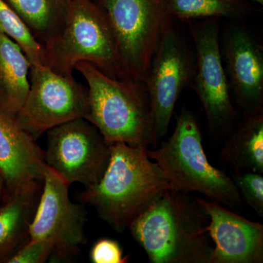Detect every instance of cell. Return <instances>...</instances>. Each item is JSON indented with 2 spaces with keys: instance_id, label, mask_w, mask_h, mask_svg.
<instances>
[{
  "instance_id": "obj_6",
  "label": "cell",
  "mask_w": 263,
  "mask_h": 263,
  "mask_svg": "<svg viewBox=\"0 0 263 263\" xmlns=\"http://www.w3.org/2000/svg\"><path fill=\"white\" fill-rule=\"evenodd\" d=\"M113 33L124 79L144 82L152 57L173 22L165 0H93Z\"/></svg>"
},
{
  "instance_id": "obj_1",
  "label": "cell",
  "mask_w": 263,
  "mask_h": 263,
  "mask_svg": "<svg viewBox=\"0 0 263 263\" xmlns=\"http://www.w3.org/2000/svg\"><path fill=\"white\" fill-rule=\"evenodd\" d=\"M209 219L187 194L167 189L128 226L151 263H210Z\"/></svg>"
},
{
  "instance_id": "obj_9",
  "label": "cell",
  "mask_w": 263,
  "mask_h": 263,
  "mask_svg": "<svg viewBox=\"0 0 263 263\" xmlns=\"http://www.w3.org/2000/svg\"><path fill=\"white\" fill-rule=\"evenodd\" d=\"M46 165L67 183L93 186L103 176L110 160V143L86 119H76L46 132Z\"/></svg>"
},
{
  "instance_id": "obj_18",
  "label": "cell",
  "mask_w": 263,
  "mask_h": 263,
  "mask_svg": "<svg viewBox=\"0 0 263 263\" xmlns=\"http://www.w3.org/2000/svg\"><path fill=\"white\" fill-rule=\"evenodd\" d=\"M8 1L43 47L61 32L71 0Z\"/></svg>"
},
{
  "instance_id": "obj_8",
  "label": "cell",
  "mask_w": 263,
  "mask_h": 263,
  "mask_svg": "<svg viewBox=\"0 0 263 263\" xmlns=\"http://www.w3.org/2000/svg\"><path fill=\"white\" fill-rule=\"evenodd\" d=\"M28 95L15 122L37 141L52 128L76 119H86L88 91L74 79L43 65H31Z\"/></svg>"
},
{
  "instance_id": "obj_16",
  "label": "cell",
  "mask_w": 263,
  "mask_h": 263,
  "mask_svg": "<svg viewBox=\"0 0 263 263\" xmlns=\"http://www.w3.org/2000/svg\"><path fill=\"white\" fill-rule=\"evenodd\" d=\"M30 67L22 48L0 32V113L15 119L28 95Z\"/></svg>"
},
{
  "instance_id": "obj_24",
  "label": "cell",
  "mask_w": 263,
  "mask_h": 263,
  "mask_svg": "<svg viewBox=\"0 0 263 263\" xmlns=\"http://www.w3.org/2000/svg\"><path fill=\"white\" fill-rule=\"evenodd\" d=\"M8 193H7L6 181L4 174L0 167V207L4 204L8 199Z\"/></svg>"
},
{
  "instance_id": "obj_5",
  "label": "cell",
  "mask_w": 263,
  "mask_h": 263,
  "mask_svg": "<svg viewBox=\"0 0 263 263\" xmlns=\"http://www.w3.org/2000/svg\"><path fill=\"white\" fill-rule=\"evenodd\" d=\"M43 65L65 78L86 62L115 79L123 76L117 45L106 17L93 0H71L61 32L43 46Z\"/></svg>"
},
{
  "instance_id": "obj_2",
  "label": "cell",
  "mask_w": 263,
  "mask_h": 263,
  "mask_svg": "<svg viewBox=\"0 0 263 263\" xmlns=\"http://www.w3.org/2000/svg\"><path fill=\"white\" fill-rule=\"evenodd\" d=\"M146 148L122 142L110 143V160L96 184L80 195L82 203L94 207L102 220L118 233L164 190L170 189Z\"/></svg>"
},
{
  "instance_id": "obj_10",
  "label": "cell",
  "mask_w": 263,
  "mask_h": 263,
  "mask_svg": "<svg viewBox=\"0 0 263 263\" xmlns=\"http://www.w3.org/2000/svg\"><path fill=\"white\" fill-rule=\"evenodd\" d=\"M194 64L193 53L171 22L161 38L143 82L152 109L154 148L168 131L180 95L193 78Z\"/></svg>"
},
{
  "instance_id": "obj_3",
  "label": "cell",
  "mask_w": 263,
  "mask_h": 263,
  "mask_svg": "<svg viewBox=\"0 0 263 263\" xmlns=\"http://www.w3.org/2000/svg\"><path fill=\"white\" fill-rule=\"evenodd\" d=\"M76 70L87 83L86 119L109 143L154 146L152 109L144 83L113 79L86 62H79Z\"/></svg>"
},
{
  "instance_id": "obj_7",
  "label": "cell",
  "mask_w": 263,
  "mask_h": 263,
  "mask_svg": "<svg viewBox=\"0 0 263 263\" xmlns=\"http://www.w3.org/2000/svg\"><path fill=\"white\" fill-rule=\"evenodd\" d=\"M190 30L195 49L193 89L212 136L226 137L238 122L219 46V19H202Z\"/></svg>"
},
{
  "instance_id": "obj_15",
  "label": "cell",
  "mask_w": 263,
  "mask_h": 263,
  "mask_svg": "<svg viewBox=\"0 0 263 263\" xmlns=\"http://www.w3.org/2000/svg\"><path fill=\"white\" fill-rule=\"evenodd\" d=\"M42 187L43 182L38 183L13 194L0 207V262L29 239V228Z\"/></svg>"
},
{
  "instance_id": "obj_12",
  "label": "cell",
  "mask_w": 263,
  "mask_h": 263,
  "mask_svg": "<svg viewBox=\"0 0 263 263\" xmlns=\"http://www.w3.org/2000/svg\"><path fill=\"white\" fill-rule=\"evenodd\" d=\"M223 51L227 77L245 114L263 113V47L247 27L224 29Z\"/></svg>"
},
{
  "instance_id": "obj_25",
  "label": "cell",
  "mask_w": 263,
  "mask_h": 263,
  "mask_svg": "<svg viewBox=\"0 0 263 263\" xmlns=\"http://www.w3.org/2000/svg\"><path fill=\"white\" fill-rule=\"evenodd\" d=\"M253 1L256 2V3H258L259 5H263V0H253Z\"/></svg>"
},
{
  "instance_id": "obj_17",
  "label": "cell",
  "mask_w": 263,
  "mask_h": 263,
  "mask_svg": "<svg viewBox=\"0 0 263 263\" xmlns=\"http://www.w3.org/2000/svg\"><path fill=\"white\" fill-rule=\"evenodd\" d=\"M221 160L235 171L263 174V113L245 114L226 136Z\"/></svg>"
},
{
  "instance_id": "obj_20",
  "label": "cell",
  "mask_w": 263,
  "mask_h": 263,
  "mask_svg": "<svg viewBox=\"0 0 263 263\" xmlns=\"http://www.w3.org/2000/svg\"><path fill=\"white\" fill-rule=\"evenodd\" d=\"M0 32L22 48L31 65H43V47L25 22L5 0H0Z\"/></svg>"
},
{
  "instance_id": "obj_13",
  "label": "cell",
  "mask_w": 263,
  "mask_h": 263,
  "mask_svg": "<svg viewBox=\"0 0 263 263\" xmlns=\"http://www.w3.org/2000/svg\"><path fill=\"white\" fill-rule=\"evenodd\" d=\"M195 201L209 217L208 233L214 242L210 263H262L263 226L213 200Z\"/></svg>"
},
{
  "instance_id": "obj_14",
  "label": "cell",
  "mask_w": 263,
  "mask_h": 263,
  "mask_svg": "<svg viewBox=\"0 0 263 263\" xmlns=\"http://www.w3.org/2000/svg\"><path fill=\"white\" fill-rule=\"evenodd\" d=\"M46 167L44 151L35 140L15 119L0 113V167L8 197L43 182Z\"/></svg>"
},
{
  "instance_id": "obj_22",
  "label": "cell",
  "mask_w": 263,
  "mask_h": 263,
  "mask_svg": "<svg viewBox=\"0 0 263 263\" xmlns=\"http://www.w3.org/2000/svg\"><path fill=\"white\" fill-rule=\"evenodd\" d=\"M53 248L44 240H31L25 242L10 254L5 263H44L52 257Z\"/></svg>"
},
{
  "instance_id": "obj_4",
  "label": "cell",
  "mask_w": 263,
  "mask_h": 263,
  "mask_svg": "<svg viewBox=\"0 0 263 263\" xmlns=\"http://www.w3.org/2000/svg\"><path fill=\"white\" fill-rule=\"evenodd\" d=\"M146 153L171 190L200 193L230 209L241 208L243 200L232 178L208 160L198 123L190 110H181L167 141L160 148H146Z\"/></svg>"
},
{
  "instance_id": "obj_21",
  "label": "cell",
  "mask_w": 263,
  "mask_h": 263,
  "mask_svg": "<svg viewBox=\"0 0 263 263\" xmlns=\"http://www.w3.org/2000/svg\"><path fill=\"white\" fill-rule=\"evenodd\" d=\"M233 182L245 200L257 215L263 216V176L252 171H235Z\"/></svg>"
},
{
  "instance_id": "obj_11",
  "label": "cell",
  "mask_w": 263,
  "mask_h": 263,
  "mask_svg": "<svg viewBox=\"0 0 263 263\" xmlns=\"http://www.w3.org/2000/svg\"><path fill=\"white\" fill-rule=\"evenodd\" d=\"M70 184L53 170L46 167L42 193L29 228V239L44 240L51 245V257L67 259L79 253L87 242L84 208L71 202Z\"/></svg>"
},
{
  "instance_id": "obj_23",
  "label": "cell",
  "mask_w": 263,
  "mask_h": 263,
  "mask_svg": "<svg viewBox=\"0 0 263 263\" xmlns=\"http://www.w3.org/2000/svg\"><path fill=\"white\" fill-rule=\"evenodd\" d=\"M90 259L93 263H127L129 255L124 256L119 242L109 238H100L90 251Z\"/></svg>"
},
{
  "instance_id": "obj_19",
  "label": "cell",
  "mask_w": 263,
  "mask_h": 263,
  "mask_svg": "<svg viewBox=\"0 0 263 263\" xmlns=\"http://www.w3.org/2000/svg\"><path fill=\"white\" fill-rule=\"evenodd\" d=\"M173 20L228 18L238 20L254 11L247 0H165Z\"/></svg>"
}]
</instances>
